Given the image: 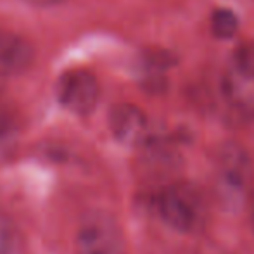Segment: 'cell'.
<instances>
[{
  "instance_id": "1",
  "label": "cell",
  "mask_w": 254,
  "mask_h": 254,
  "mask_svg": "<svg viewBox=\"0 0 254 254\" xmlns=\"http://www.w3.org/2000/svg\"><path fill=\"white\" fill-rule=\"evenodd\" d=\"M253 177V163L248 151L235 142L221 145L214 161V182L218 197L227 209H239L248 201Z\"/></svg>"
},
{
  "instance_id": "2",
  "label": "cell",
  "mask_w": 254,
  "mask_h": 254,
  "mask_svg": "<svg viewBox=\"0 0 254 254\" xmlns=\"http://www.w3.org/2000/svg\"><path fill=\"white\" fill-rule=\"evenodd\" d=\"M159 218L182 234H195L207 221V204L202 192L190 184H171L156 197Z\"/></svg>"
},
{
  "instance_id": "3",
  "label": "cell",
  "mask_w": 254,
  "mask_h": 254,
  "mask_svg": "<svg viewBox=\"0 0 254 254\" xmlns=\"http://www.w3.org/2000/svg\"><path fill=\"white\" fill-rule=\"evenodd\" d=\"M76 254H127L120 221L107 211H90L76 232Z\"/></svg>"
},
{
  "instance_id": "4",
  "label": "cell",
  "mask_w": 254,
  "mask_h": 254,
  "mask_svg": "<svg viewBox=\"0 0 254 254\" xmlns=\"http://www.w3.org/2000/svg\"><path fill=\"white\" fill-rule=\"evenodd\" d=\"M221 90L234 109L254 116V49H241L234 54L223 71Z\"/></svg>"
},
{
  "instance_id": "5",
  "label": "cell",
  "mask_w": 254,
  "mask_h": 254,
  "mask_svg": "<svg viewBox=\"0 0 254 254\" xmlns=\"http://www.w3.org/2000/svg\"><path fill=\"white\" fill-rule=\"evenodd\" d=\"M56 95L61 106L69 113L88 116L99 104L101 87L92 71L85 67H71L57 78Z\"/></svg>"
},
{
  "instance_id": "6",
  "label": "cell",
  "mask_w": 254,
  "mask_h": 254,
  "mask_svg": "<svg viewBox=\"0 0 254 254\" xmlns=\"http://www.w3.org/2000/svg\"><path fill=\"white\" fill-rule=\"evenodd\" d=\"M109 128L118 142L130 147L144 145L151 135L147 116L135 104H116L109 113Z\"/></svg>"
},
{
  "instance_id": "7",
  "label": "cell",
  "mask_w": 254,
  "mask_h": 254,
  "mask_svg": "<svg viewBox=\"0 0 254 254\" xmlns=\"http://www.w3.org/2000/svg\"><path fill=\"white\" fill-rule=\"evenodd\" d=\"M33 59L35 49L26 38L0 28V78L24 73Z\"/></svg>"
},
{
  "instance_id": "8",
  "label": "cell",
  "mask_w": 254,
  "mask_h": 254,
  "mask_svg": "<svg viewBox=\"0 0 254 254\" xmlns=\"http://www.w3.org/2000/svg\"><path fill=\"white\" fill-rule=\"evenodd\" d=\"M21 137V120L12 106L0 99V163L7 161L17 149Z\"/></svg>"
},
{
  "instance_id": "9",
  "label": "cell",
  "mask_w": 254,
  "mask_h": 254,
  "mask_svg": "<svg viewBox=\"0 0 254 254\" xmlns=\"http://www.w3.org/2000/svg\"><path fill=\"white\" fill-rule=\"evenodd\" d=\"M239 30V17L232 9H216L211 16V31L216 38L227 40L235 37Z\"/></svg>"
},
{
  "instance_id": "10",
  "label": "cell",
  "mask_w": 254,
  "mask_h": 254,
  "mask_svg": "<svg viewBox=\"0 0 254 254\" xmlns=\"http://www.w3.org/2000/svg\"><path fill=\"white\" fill-rule=\"evenodd\" d=\"M0 254H23L21 239L7 220L0 218Z\"/></svg>"
},
{
  "instance_id": "11",
  "label": "cell",
  "mask_w": 254,
  "mask_h": 254,
  "mask_svg": "<svg viewBox=\"0 0 254 254\" xmlns=\"http://www.w3.org/2000/svg\"><path fill=\"white\" fill-rule=\"evenodd\" d=\"M24 2L38 7H51V5H57V3H64L66 0H24Z\"/></svg>"
},
{
  "instance_id": "12",
  "label": "cell",
  "mask_w": 254,
  "mask_h": 254,
  "mask_svg": "<svg viewBox=\"0 0 254 254\" xmlns=\"http://www.w3.org/2000/svg\"><path fill=\"white\" fill-rule=\"evenodd\" d=\"M251 223H253V228H254V195L251 199Z\"/></svg>"
}]
</instances>
